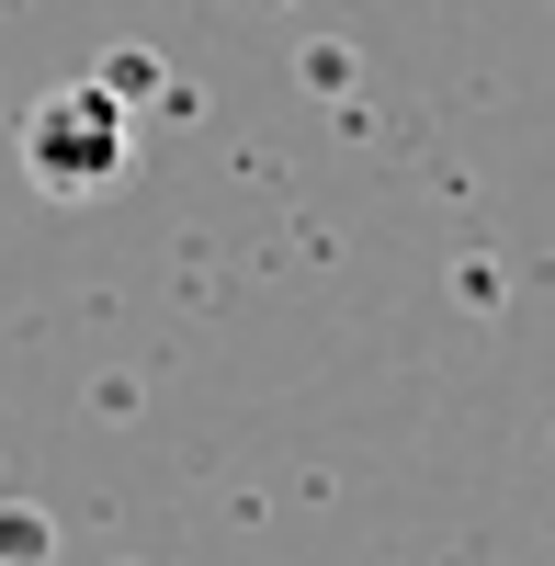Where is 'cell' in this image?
<instances>
[{
    "instance_id": "1",
    "label": "cell",
    "mask_w": 555,
    "mask_h": 566,
    "mask_svg": "<svg viewBox=\"0 0 555 566\" xmlns=\"http://www.w3.org/2000/svg\"><path fill=\"white\" fill-rule=\"evenodd\" d=\"M23 170H34V193L91 205V193H103V181L125 170V103H114L103 80L45 91V103L23 114Z\"/></svg>"
}]
</instances>
